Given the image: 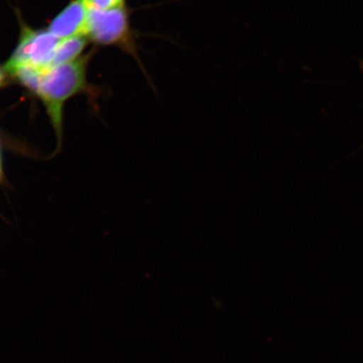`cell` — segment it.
<instances>
[{"label": "cell", "instance_id": "1", "mask_svg": "<svg viewBox=\"0 0 363 363\" xmlns=\"http://www.w3.org/2000/svg\"><path fill=\"white\" fill-rule=\"evenodd\" d=\"M89 56L45 70L38 96L42 99L57 134L62 133L63 106L87 86L86 71Z\"/></svg>", "mask_w": 363, "mask_h": 363}, {"label": "cell", "instance_id": "2", "mask_svg": "<svg viewBox=\"0 0 363 363\" xmlns=\"http://www.w3.org/2000/svg\"><path fill=\"white\" fill-rule=\"evenodd\" d=\"M84 35L99 45H117L143 66L126 7L106 11L89 10Z\"/></svg>", "mask_w": 363, "mask_h": 363}, {"label": "cell", "instance_id": "3", "mask_svg": "<svg viewBox=\"0 0 363 363\" xmlns=\"http://www.w3.org/2000/svg\"><path fill=\"white\" fill-rule=\"evenodd\" d=\"M61 40L48 30L23 27L19 43L4 67V70L10 74L23 66L47 70Z\"/></svg>", "mask_w": 363, "mask_h": 363}, {"label": "cell", "instance_id": "4", "mask_svg": "<svg viewBox=\"0 0 363 363\" xmlns=\"http://www.w3.org/2000/svg\"><path fill=\"white\" fill-rule=\"evenodd\" d=\"M88 15L89 9L83 0H72L54 18L48 31L60 40L84 35Z\"/></svg>", "mask_w": 363, "mask_h": 363}, {"label": "cell", "instance_id": "5", "mask_svg": "<svg viewBox=\"0 0 363 363\" xmlns=\"http://www.w3.org/2000/svg\"><path fill=\"white\" fill-rule=\"evenodd\" d=\"M87 43L88 38L85 35L62 40L48 69L76 60L80 57L79 55L84 51Z\"/></svg>", "mask_w": 363, "mask_h": 363}, {"label": "cell", "instance_id": "6", "mask_svg": "<svg viewBox=\"0 0 363 363\" xmlns=\"http://www.w3.org/2000/svg\"><path fill=\"white\" fill-rule=\"evenodd\" d=\"M45 70L30 66L17 68L11 75L20 81V83L28 89L30 92L38 95L43 79Z\"/></svg>", "mask_w": 363, "mask_h": 363}, {"label": "cell", "instance_id": "7", "mask_svg": "<svg viewBox=\"0 0 363 363\" xmlns=\"http://www.w3.org/2000/svg\"><path fill=\"white\" fill-rule=\"evenodd\" d=\"M89 10L106 11L125 7V0H83Z\"/></svg>", "mask_w": 363, "mask_h": 363}, {"label": "cell", "instance_id": "8", "mask_svg": "<svg viewBox=\"0 0 363 363\" xmlns=\"http://www.w3.org/2000/svg\"><path fill=\"white\" fill-rule=\"evenodd\" d=\"M6 70L4 68L0 67V86L2 85L4 81V78H6Z\"/></svg>", "mask_w": 363, "mask_h": 363}, {"label": "cell", "instance_id": "9", "mask_svg": "<svg viewBox=\"0 0 363 363\" xmlns=\"http://www.w3.org/2000/svg\"><path fill=\"white\" fill-rule=\"evenodd\" d=\"M2 161H1V154H0V179H1L2 177Z\"/></svg>", "mask_w": 363, "mask_h": 363}, {"label": "cell", "instance_id": "10", "mask_svg": "<svg viewBox=\"0 0 363 363\" xmlns=\"http://www.w3.org/2000/svg\"><path fill=\"white\" fill-rule=\"evenodd\" d=\"M362 67H363V63H362Z\"/></svg>", "mask_w": 363, "mask_h": 363}]
</instances>
